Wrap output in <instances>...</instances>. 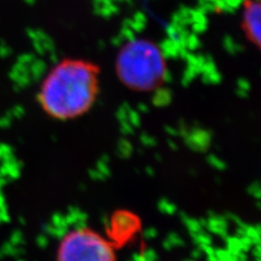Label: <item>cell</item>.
Wrapping results in <instances>:
<instances>
[{"instance_id":"6da1fadb","label":"cell","mask_w":261,"mask_h":261,"mask_svg":"<svg viewBox=\"0 0 261 261\" xmlns=\"http://www.w3.org/2000/svg\"><path fill=\"white\" fill-rule=\"evenodd\" d=\"M98 69L84 60L69 59L48 73L38 99L48 116L57 120L77 118L91 109L98 92Z\"/></svg>"},{"instance_id":"7a4b0ae2","label":"cell","mask_w":261,"mask_h":261,"mask_svg":"<svg viewBox=\"0 0 261 261\" xmlns=\"http://www.w3.org/2000/svg\"><path fill=\"white\" fill-rule=\"evenodd\" d=\"M119 77L129 88L149 91L156 87L166 74V61L153 43L137 39L126 44L118 57Z\"/></svg>"},{"instance_id":"3957f363","label":"cell","mask_w":261,"mask_h":261,"mask_svg":"<svg viewBox=\"0 0 261 261\" xmlns=\"http://www.w3.org/2000/svg\"><path fill=\"white\" fill-rule=\"evenodd\" d=\"M57 261H117L111 242L91 227L73 228L57 249Z\"/></svg>"},{"instance_id":"277c9868","label":"cell","mask_w":261,"mask_h":261,"mask_svg":"<svg viewBox=\"0 0 261 261\" xmlns=\"http://www.w3.org/2000/svg\"><path fill=\"white\" fill-rule=\"evenodd\" d=\"M243 18L244 29L247 35L258 45L260 42V5L257 0H252L245 5Z\"/></svg>"}]
</instances>
